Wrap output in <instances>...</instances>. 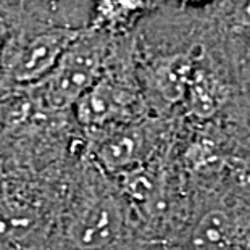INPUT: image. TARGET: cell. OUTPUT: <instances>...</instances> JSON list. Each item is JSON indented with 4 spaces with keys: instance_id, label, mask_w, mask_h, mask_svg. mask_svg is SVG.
Listing matches in <instances>:
<instances>
[{
    "instance_id": "1",
    "label": "cell",
    "mask_w": 250,
    "mask_h": 250,
    "mask_svg": "<svg viewBox=\"0 0 250 250\" xmlns=\"http://www.w3.org/2000/svg\"><path fill=\"white\" fill-rule=\"evenodd\" d=\"M113 179L84 155L58 210L47 250H146Z\"/></svg>"
},
{
    "instance_id": "2",
    "label": "cell",
    "mask_w": 250,
    "mask_h": 250,
    "mask_svg": "<svg viewBox=\"0 0 250 250\" xmlns=\"http://www.w3.org/2000/svg\"><path fill=\"white\" fill-rule=\"evenodd\" d=\"M71 115L84 136L97 134L148 115L137 81L132 33L113 37L102 74L74 104Z\"/></svg>"
},
{
    "instance_id": "3",
    "label": "cell",
    "mask_w": 250,
    "mask_h": 250,
    "mask_svg": "<svg viewBox=\"0 0 250 250\" xmlns=\"http://www.w3.org/2000/svg\"><path fill=\"white\" fill-rule=\"evenodd\" d=\"M0 18L3 24L0 90L39 83L84 29L49 23L13 7H0Z\"/></svg>"
},
{
    "instance_id": "4",
    "label": "cell",
    "mask_w": 250,
    "mask_h": 250,
    "mask_svg": "<svg viewBox=\"0 0 250 250\" xmlns=\"http://www.w3.org/2000/svg\"><path fill=\"white\" fill-rule=\"evenodd\" d=\"M113 37L84 28L55 66L28 90L41 108L54 113L71 111L102 74Z\"/></svg>"
},
{
    "instance_id": "5",
    "label": "cell",
    "mask_w": 250,
    "mask_h": 250,
    "mask_svg": "<svg viewBox=\"0 0 250 250\" xmlns=\"http://www.w3.org/2000/svg\"><path fill=\"white\" fill-rule=\"evenodd\" d=\"M167 118H141L84 136L86 157L108 178L116 179L150 162L165 134Z\"/></svg>"
},
{
    "instance_id": "6",
    "label": "cell",
    "mask_w": 250,
    "mask_h": 250,
    "mask_svg": "<svg viewBox=\"0 0 250 250\" xmlns=\"http://www.w3.org/2000/svg\"><path fill=\"white\" fill-rule=\"evenodd\" d=\"M168 3L169 0H92L86 28L111 37L126 36Z\"/></svg>"
},
{
    "instance_id": "7",
    "label": "cell",
    "mask_w": 250,
    "mask_h": 250,
    "mask_svg": "<svg viewBox=\"0 0 250 250\" xmlns=\"http://www.w3.org/2000/svg\"><path fill=\"white\" fill-rule=\"evenodd\" d=\"M237 225L221 205H210L195 218L188 232V250H236Z\"/></svg>"
},
{
    "instance_id": "8",
    "label": "cell",
    "mask_w": 250,
    "mask_h": 250,
    "mask_svg": "<svg viewBox=\"0 0 250 250\" xmlns=\"http://www.w3.org/2000/svg\"><path fill=\"white\" fill-rule=\"evenodd\" d=\"M92 0H0L2 7H13L49 23L86 28Z\"/></svg>"
},
{
    "instance_id": "9",
    "label": "cell",
    "mask_w": 250,
    "mask_h": 250,
    "mask_svg": "<svg viewBox=\"0 0 250 250\" xmlns=\"http://www.w3.org/2000/svg\"><path fill=\"white\" fill-rule=\"evenodd\" d=\"M216 0H169V3L174 5L179 10L186 12H202V10L211 7Z\"/></svg>"
},
{
    "instance_id": "10",
    "label": "cell",
    "mask_w": 250,
    "mask_h": 250,
    "mask_svg": "<svg viewBox=\"0 0 250 250\" xmlns=\"http://www.w3.org/2000/svg\"><path fill=\"white\" fill-rule=\"evenodd\" d=\"M2 47H3V24H2V18H0V57H2Z\"/></svg>"
},
{
    "instance_id": "11",
    "label": "cell",
    "mask_w": 250,
    "mask_h": 250,
    "mask_svg": "<svg viewBox=\"0 0 250 250\" xmlns=\"http://www.w3.org/2000/svg\"><path fill=\"white\" fill-rule=\"evenodd\" d=\"M44 250H47V247H45V249H44Z\"/></svg>"
}]
</instances>
